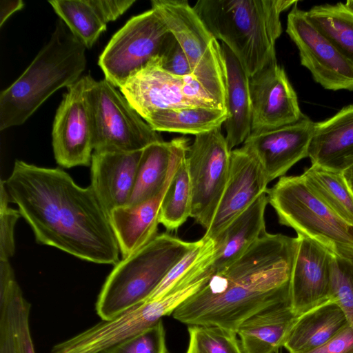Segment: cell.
<instances>
[{
  "mask_svg": "<svg viewBox=\"0 0 353 353\" xmlns=\"http://www.w3.org/2000/svg\"><path fill=\"white\" fill-rule=\"evenodd\" d=\"M285 0H199L193 6L214 37L235 55L250 77L277 62L280 15L297 3Z\"/></svg>",
  "mask_w": 353,
  "mask_h": 353,
  "instance_id": "obj_3",
  "label": "cell"
},
{
  "mask_svg": "<svg viewBox=\"0 0 353 353\" xmlns=\"http://www.w3.org/2000/svg\"><path fill=\"white\" fill-rule=\"evenodd\" d=\"M312 164L343 172L353 165V105L315 123L308 150Z\"/></svg>",
  "mask_w": 353,
  "mask_h": 353,
  "instance_id": "obj_20",
  "label": "cell"
},
{
  "mask_svg": "<svg viewBox=\"0 0 353 353\" xmlns=\"http://www.w3.org/2000/svg\"><path fill=\"white\" fill-rule=\"evenodd\" d=\"M194 243L163 232L123 258L114 265L99 294L95 305L98 316L109 320L146 301Z\"/></svg>",
  "mask_w": 353,
  "mask_h": 353,
  "instance_id": "obj_5",
  "label": "cell"
},
{
  "mask_svg": "<svg viewBox=\"0 0 353 353\" xmlns=\"http://www.w3.org/2000/svg\"><path fill=\"white\" fill-rule=\"evenodd\" d=\"M221 47L225 67L228 111V118L223 124L227 143L232 150L243 144L252 132L250 77L232 51L224 44Z\"/></svg>",
  "mask_w": 353,
  "mask_h": 353,
  "instance_id": "obj_24",
  "label": "cell"
},
{
  "mask_svg": "<svg viewBox=\"0 0 353 353\" xmlns=\"http://www.w3.org/2000/svg\"><path fill=\"white\" fill-rule=\"evenodd\" d=\"M201 285L202 281H197L159 299L145 301L111 319L101 320L77 335L57 343L52 348L51 353H99L172 314Z\"/></svg>",
  "mask_w": 353,
  "mask_h": 353,
  "instance_id": "obj_9",
  "label": "cell"
},
{
  "mask_svg": "<svg viewBox=\"0 0 353 353\" xmlns=\"http://www.w3.org/2000/svg\"><path fill=\"white\" fill-rule=\"evenodd\" d=\"M269 203L266 192L234 218L213 240L215 242L211 273L230 264L267 231L265 212Z\"/></svg>",
  "mask_w": 353,
  "mask_h": 353,
  "instance_id": "obj_23",
  "label": "cell"
},
{
  "mask_svg": "<svg viewBox=\"0 0 353 353\" xmlns=\"http://www.w3.org/2000/svg\"><path fill=\"white\" fill-rule=\"evenodd\" d=\"M92 79L84 75L68 86L57 110L52 148L57 163L63 168L91 165L94 150L88 90Z\"/></svg>",
  "mask_w": 353,
  "mask_h": 353,
  "instance_id": "obj_13",
  "label": "cell"
},
{
  "mask_svg": "<svg viewBox=\"0 0 353 353\" xmlns=\"http://www.w3.org/2000/svg\"><path fill=\"white\" fill-rule=\"evenodd\" d=\"M143 150L92 153L90 186L108 216L113 210L128 205Z\"/></svg>",
  "mask_w": 353,
  "mask_h": 353,
  "instance_id": "obj_19",
  "label": "cell"
},
{
  "mask_svg": "<svg viewBox=\"0 0 353 353\" xmlns=\"http://www.w3.org/2000/svg\"><path fill=\"white\" fill-rule=\"evenodd\" d=\"M158 58L162 68L169 73L180 77L192 75L190 64L183 50L170 32Z\"/></svg>",
  "mask_w": 353,
  "mask_h": 353,
  "instance_id": "obj_37",
  "label": "cell"
},
{
  "mask_svg": "<svg viewBox=\"0 0 353 353\" xmlns=\"http://www.w3.org/2000/svg\"><path fill=\"white\" fill-rule=\"evenodd\" d=\"M297 316L290 301H280L256 312L236 330L244 353H278Z\"/></svg>",
  "mask_w": 353,
  "mask_h": 353,
  "instance_id": "obj_21",
  "label": "cell"
},
{
  "mask_svg": "<svg viewBox=\"0 0 353 353\" xmlns=\"http://www.w3.org/2000/svg\"><path fill=\"white\" fill-rule=\"evenodd\" d=\"M119 90L143 119L168 109L221 108L193 75L169 73L162 68L158 57L130 75Z\"/></svg>",
  "mask_w": 353,
  "mask_h": 353,
  "instance_id": "obj_11",
  "label": "cell"
},
{
  "mask_svg": "<svg viewBox=\"0 0 353 353\" xmlns=\"http://www.w3.org/2000/svg\"><path fill=\"white\" fill-rule=\"evenodd\" d=\"M151 5L183 50L192 75L216 104L226 110L225 67L221 45L188 1L152 0Z\"/></svg>",
  "mask_w": 353,
  "mask_h": 353,
  "instance_id": "obj_7",
  "label": "cell"
},
{
  "mask_svg": "<svg viewBox=\"0 0 353 353\" xmlns=\"http://www.w3.org/2000/svg\"><path fill=\"white\" fill-rule=\"evenodd\" d=\"M88 101L94 152H134L163 140L105 79H92Z\"/></svg>",
  "mask_w": 353,
  "mask_h": 353,
  "instance_id": "obj_8",
  "label": "cell"
},
{
  "mask_svg": "<svg viewBox=\"0 0 353 353\" xmlns=\"http://www.w3.org/2000/svg\"><path fill=\"white\" fill-rule=\"evenodd\" d=\"M189 144L181 150L163 197L159 221L168 230H175L191 215L192 190L186 163Z\"/></svg>",
  "mask_w": 353,
  "mask_h": 353,
  "instance_id": "obj_31",
  "label": "cell"
},
{
  "mask_svg": "<svg viewBox=\"0 0 353 353\" xmlns=\"http://www.w3.org/2000/svg\"><path fill=\"white\" fill-rule=\"evenodd\" d=\"M5 185L36 241L87 261L116 265L119 248L110 218L92 187L61 168L16 160Z\"/></svg>",
  "mask_w": 353,
  "mask_h": 353,
  "instance_id": "obj_1",
  "label": "cell"
},
{
  "mask_svg": "<svg viewBox=\"0 0 353 353\" xmlns=\"http://www.w3.org/2000/svg\"><path fill=\"white\" fill-rule=\"evenodd\" d=\"M167 353H170V352L168 350Z\"/></svg>",
  "mask_w": 353,
  "mask_h": 353,
  "instance_id": "obj_44",
  "label": "cell"
},
{
  "mask_svg": "<svg viewBox=\"0 0 353 353\" xmlns=\"http://www.w3.org/2000/svg\"><path fill=\"white\" fill-rule=\"evenodd\" d=\"M286 32L296 46L302 65L314 80L330 90H353V64L307 20L294 4L287 19Z\"/></svg>",
  "mask_w": 353,
  "mask_h": 353,
  "instance_id": "obj_14",
  "label": "cell"
},
{
  "mask_svg": "<svg viewBox=\"0 0 353 353\" xmlns=\"http://www.w3.org/2000/svg\"><path fill=\"white\" fill-rule=\"evenodd\" d=\"M249 90L252 132L289 125L304 115L284 68L277 62L250 77Z\"/></svg>",
  "mask_w": 353,
  "mask_h": 353,
  "instance_id": "obj_15",
  "label": "cell"
},
{
  "mask_svg": "<svg viewBox=\"0 0 353 353\" xmlns=\"http://www.w3.org/2000/svg\"><path fill=\"white\" fill-rule=\"evenodd\" d=\"M348 325L344 312L332 299L298 315L285 338L289 353H303L325 343Z\"/></svg>",
  "mask_w": 353,
  "mask_h": 353,
  "instance_id": "obj_26",
  "label": "cell"
},
{
  "mask_svg": "<svg viewBox=\"0 0 353 353\" xmlns=\"http://www.w3.org/2000/svg\"><path fill=\"white\" fill-rule=\"evenodd\" d=\"M228 118L227 110L192 107L152 112L143 119L157 132L194 136L221 128Z\"/></svg>",
  "mask_w": 353,
  "mask_h": 353,
  "instance_id": "obj_28",
  "label": "cell"
},
{
  "mask_svg": "<svg viewBox=\"0 0 353 353\" xmlns=\"http://www.w3.org/2000/svg\"><path fill=\"white\" fill-rule=\"evenodd\" d=\"M231 151L221 128L195 136L188 146L186 163L192 190L190 217L205 231L228 181Z\"/></svg>",
  "mask_w": 353,
  "mask_h": 353,
  "instance_id": "obj_12",
  "label": "cell"
},
{
  "mask_svg": "<svg viewBox=\"0 0 353 353\" xmlns=\"http://www.w3.org/2000/svg\"><path fill=\"white\" fill-rule=\"evenodd\" d=\"M343 174L353 193V165L343 170Z\"/></svg>",
  "mask_w": 353,
  "mask_h": 353,
  "instance_id": "obj_42",
  "label": "cell"
},
{
  "mask_svg": "<svg viewBox=\"0 0 353 353\" xmlns=\"http://www.w3.org/2000/svg\"><path fill=\"white\" fill-rule=\"evenodd\" d=\"M85 49L61 21L21 75L0 93V130L23 124L54 92L77 82Z\"/></svg>",
  "mask_w": 353,
  "mask_h": 353,
  "instance_id": "obj_4",
  "label": "cell"
},
{
  "mask_svg": "<svg viewBox=\"0 0 353 353\" xmlns=\"http://www.w3.org/2000/svg\"><path fill=\"white\" fill-rule=\"evenodd\" d=\"M48 3L86 48H91L106 30L107 23L99 17L90 0H52Z\"/></svg>",
  "mask_w": 353,
  "mask_h": 353,
  "instance_id": "obj_33",
  "label": "cell"
},
{
  "mask_svg": "<svg viewBox=\"0 0 353 353\" xmlns=\"http://www.w3.org/2000/svg\"><path fill=\"white\" fill-rule=\"evenodd\" d=\"M303 353H353V329L348 324L325 343Z\"/></svg>",
  "mask_w": 353,
  "mask_h": 353,
  "instance_id": "obj_39",
  "label": "cell"
},
{
  "mask_svg": "<svg viewBox=\"0 0 353 353\" xmlns=\"http://www.w3.org/2000/svg\"><path fill=\"white\" fill-rule=\"evenodd\" d=\"M307 20L353 64V11L343 3L315 6Z\"/></svg>",
  "mask_w": 353,
  "mask_h": 353,
  "instance_id": "obj_30",
  "label": "cell"
},
{
  "mask_svg": "<svg viewBox=\"0 0 353 353\" xmlns=\"http://www.w3.org/2000/svg\"><path fill=\"white\" fill-rule=\"evenodd\" d=\"M186 353H244L236 332L212 325H190Z\"/></svg>",
  "mask_w": 353,
  "mask_h": 353,
  "instance_id": "obj_34",
  "label": "cell"
},
{
  "mask_svg": "<svg viewBox=\"0 0 353 353\" xmlns=\"http://www.w3.org/2000/svg\"><path fill=\"white\" fill-rule=\"evenodd\" d=\"M301 176L309 187L334 213L353 227V193L343 172L312 164Z\"/></svg>",
  "mask_w": 353,
  "mask_h": 353,
  "instance_id": "obj_32",
  "label": "cell"
},
{
  "mask_svg": "<svg viewBox=\"0 0 353 353\" xmlns=\"http://www.w3.org/2000/svg\"><path fill=\"white\" fill-rule=\"evenodd\" d=\"M30 309L16 279L0 286V353H36Z\"/></svg>",
  "mask_w": 353,
  "mask_h": 353,
  "instance_id": "obj_27",
  "label": "cell"
},
{
  "mask_svg": "<svg viewBox=\"0 0 353 353\" xmlns=\"http://www.w3.org/2000/svg\"><path fill=\"white\" fill-rule=\"evenodd\" d=\"M168 185L154 197L135 205L117 208L109 214L123 258L157 235L161 204Z\"/></svg>",
  "mask_w": 353,
  "mask_h": 353,
  "instance_id": "obj_25",
  "label": "cell"
},
{
  "mask_svg": "<svg viewBox=\"0 0 353 353\" xmlns=\"http://www.w3.org/2000/svg\"><path fill=\"white\" fill-rule=\"evenodd\" d=\"M20 216L9 206L0 208V260H9L14 253V229Z\"/></svg>",
  "mask_w": 353,
  "mask_h": 353,
  "instance_id": "obj_38",
  "label": "cell"
},
{
  "mask_svg": "<svg viewBox=\"0 0 353 353\" xmlns=\"http://www.w3.org/2000/svg\"><path fill=\"white\" fill-rule=\"evenodd\" d=\"M24 7V2L21 0H2L0 2V27L14 12Z\"/></svg>",
  "mask_w": 353,
  "mask_h": 353,
  "instance_id": "obj_41",
  "label": "cell"
},
{
  "mask_svg": "<svg viewBox=\"0 0 353 353\" xmlns=\"http://www.w3.org/2000/svg\"><path fill=\"white\" fill-rule=\"evenodd\" d=\"M266 194L279 223L336 256L353 259V227L334 213L303 176H283Z\"/></svg>",
  "mask_w": 353,
  "mask_h": 353,
  "instance_id": "obj_6",
  "label": "cell"
},
{
  "mask_svg": "<svg viewBox=\"0 0 353 353\" xmlns=\"http://www.w3.org/2000/svg\"><path fill=\"white\" fill-rule=\"evenodd\" d=\"M297 247V237L266 232L239 259L211 273L173 317L188 326H218L236 333L256 312L289 300Z\"/></svg>",
  "mask_w": 353,
  "mask_h": 353,
  "instance_id": "obj_2",
  "label": "cell"
},
{
  "mask_svg": "<svg viewBox=\"0 0 353 353\" xmlns=\"http://www.w3.org/2000/svg\"><path fill=\"white\" fill-rule=\"evenodd\" d=\"M332 299L340 306L353 329V259L334 255Z\"/></svg>",
  "mask_w": 353,
  "mask_h": 353,
  "instance_id": "obj_35",
  "label": "cell"
},
{
  "mask_svg": "<svg viewBox=\"0 0 353 353\" xmlns=\"http://www.w3.org/2000/svg\"><path fill=\"white\" fill-rule=\"evenodd\" d=\"M169 34L152 8L132 17L112 36L99 58L105 79L119 88L130 75L159 57Z\"/></svg>",
  "mask_w": 353,
  "mask_h": 353,
  "instance_id": "obj_10",
  "label": "cell"
},
{
  "mask_svg": "<svg viewBox=\"0 0 353 353\" xmlns=\"http://www.w3.org/2000/svg\"><path fill=\"white\" fill-rule=\"evenodd\" d=\"M189 143L185 137L154 142L142 151L134 185L127 205H135L161 192L169 183L182 149Z\"/></svg>",
  "mask_w": 353,
  "mask_h": 353,
  "instance_id": "obj_22",
  "label": "cell"
},
{
  "mask_svg": "<svg viewBox=\"0 0 353 353\" xmlns=\"http://www.w3.org/2000/svg\"><path fill=\"white\" fill-rule=\"evenodd\" d=\"M345 5L353 11V0L346 1Z\"/></svg>",
  "mask_w": 353,
  "mask_h": 353,
  "instance_id": "obj_43",
  "label": "cell"
},
{
  "mask_svg": "<svg viewBox=\"0 0 353 353\" xmlns=\"http://www.w3.org/2000/svg\"><path fill=\"white\" fill-rule=\"evenodd\" d=\"M268 183L260 163L251 152L242 146L232 150L228 181L204 236L215 239L234 218L267 192Z\"/></svg>",
  "mask_w": 353,
  "mask_h": 353,
  "instance_id": "obj_18",
  "label": "cell"
},
{
  "mask_svg": "<svg viewBox=\"0 0 353 353\" xmlns=\"http://www.w3.org/2000/svg\"><path fill=\"white\" fill-rule=\"evenodd\" d=\"M162 320L153 326L99 353H167Z\"/></svg>",
  "mask_w": 353,
  "mask_h": 353,
  "instance_id": "obj_36",
  "label": "cell"
},
{
  "mask_svg": "<svg viewBox=\"0 0 353 353\" xmlns=\"http://www.w3.org/2000/svg\"><path fill=\"white\" fill-rule=\"evenodd\" d=\"M135 1V0H90L91 5L105 23L118 19Z\"/></svg>",
  "mask_w": 353,
  "mask_h": 353,
  "instance_id": "obj_40",
  "label": "cell"
},
{
  "mask_svg": "<svg viewBox=\"0 0 353 353\" xmlns=\"http://www.w3.org/2000/svg\"><path fill=\"white\" fill-rule=\"evenodd\" d=\"M215 242L203 236L168 272L147 299L153 300L195 283L211 274Z\"/></svg>",
  "mask_w": 353,
  "mask_h": 353,
  "instance_id": "obj_29",
  "label": "cell"
},
{
  "mask_svg": "<svg viewBox=\"0 0 353 353\" xmlns=\"http://www.w3.org/2000/svg\"><path fill=\"white\" fill-rule=\"evenodd\" d=\"M315 122L303 115L298 121L274 129L251 132L242 147L260 163L268 182L283 176L308 150Z\"/></svg>",
  "mask_w": 353,
  "mask_h": 353,
  "instance_id": "obj_16",
  "label": "cell"
},
{
  "mask_svg": "<svg viewBox=\"0 0 353 353\" xmlns=\"http://www.w3.org/2000/svg\"><path fill=\"white\" fill-rule=\"evenodd\" d=\"M298 247L290 283L289 301L299 315L332 299L334 254L316 242L297 235Z\"/></svg>",
  "mask_w": 353,
  "mask_h": 353,
  "instance_id": "obj_17",
  "label": "cell"
}]
</instances>
